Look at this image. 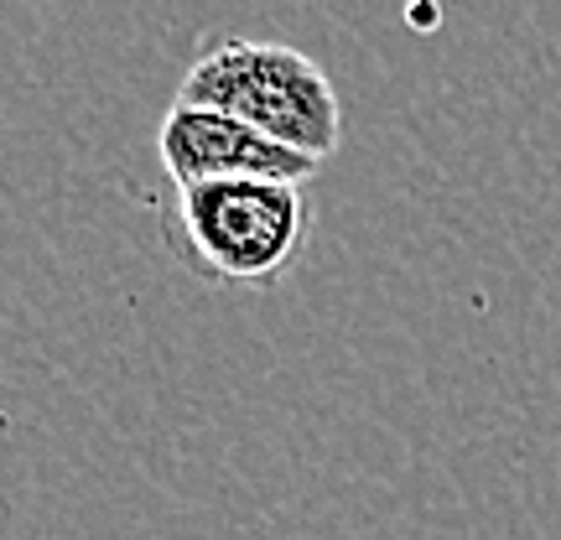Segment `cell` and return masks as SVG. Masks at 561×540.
I'll use <instances>...</instances> for the list:
<instances>
[{
    "label": "cell",
    "mask_w": 561,
    "mask_h": 540,
    "mask_svg": "<svg viewBox=\"0 0 561 540\" xmlns=\"http://www.w3.org/2000/svg\"><path fill=\"white\" fill-rule=\"evenodd\" d=\"M178 104L234 115L312 161H328L343 140L339 89L318 68V58H307L291 42L224 37L203 47L182 73Z\"/></svg>",
    "instance_id": "cell-1"
},
{
    "label": "cell",
    "mask_w": 561,
    "mask_h": 540,
    "mask_svg": "<svg viewBox=\"0 0 561 540\" xmlns=\"http://www.w3.org/2000/svg\"><path fill=\"white\" fill-rule=\"evenodd\" d=\"M312 203L291 182H193L167 208L178 265L219 286H271L307 244Z\"/></svg>",
    "instance_id": "cell-2"
},
{
    "label": "cell",
    "mask_w": 561,
    "mask_h": 540,
    "mask_svg": "<svg viewBox=\"0 0 561 540\" xmlns=\"http://www.w3.org/2000/svg\"><path fill=\"white\" fill-rule=\"evenodd\" d=\"M157 151L167 177L178 187H193V182H240V177L307 187L322 172V161L286 151L271 136H261L255 125L219 115V110H193V104H172L167 110V120L157 130Z\"/></svg>",
    "instance_id": "cell-3"
}]
</instances>
